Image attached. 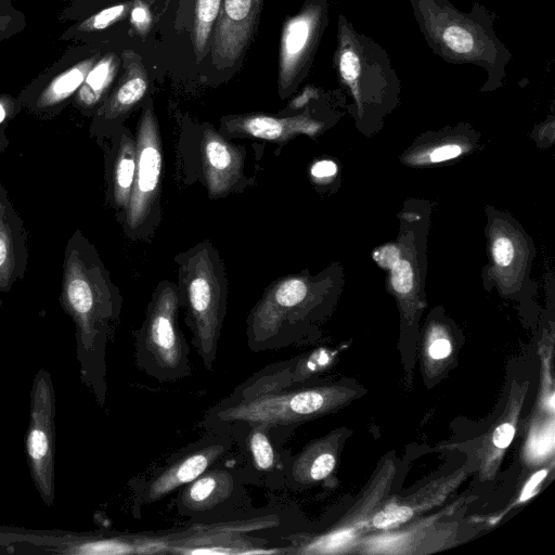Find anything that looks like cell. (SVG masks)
Listing matches in <instances>:
<instances>
[{
    "mask_svg": "<svg viewBox=\"0 0 555 555\" xmlns=\"http://www.w3.org/2000/svg\"><path fill=\"white\" fill-rule=\"evenodd\" d=\"M201 155L205 183L211 196L232 190L242 178L243 156L240 150L214 129L204 133Z\"/></svg>",
    "mask_w": 555,
    "mask_h": 555,
    "instance_id": "9",
    "label": "cell"
},
{
    "mask_svg": "<svg viewBox=\"0 0 555 555\" xmlns=\"http://www.w3.org/2000/svg\"><path fill=\"white\" fill-rule=\"evenodd\" d=\"M179 281V295L186 309L193 345L210 371L227 307V281L214 246L205 242L186 251L181 258Z\"/></svg>",
    "mask_w": 555,
    "mask_h": 555,
    "instance_id": "2",
    "label": "cell"
},
{
    "mask_svg": "<svg viewBox=\"0 0 555 555\" xmlns=\"http://www.w3.org/2000/svg\"><path fill=\"white\" fill-rule=\"evenodd\" d=\"M375 257L391 269V283L395 289L400 294H408L413 286V271L410 263L400 258V251L393 246H387Z\"/></svg>",
    "mask_w": 555,
    "mask_h": 555,
    "instance_id": "17",
    "label": "cell"
},
{
    "mask_svg": "<svg viewBox=\"0 0 555 555\" xmlns=\"http://www.w3.org/2000/svg\"><path fill=\"white\" fill-rule=\"evenodd\" d=\"M462 150L456 144H448L440 147L435 149L430 155L429 158L431 162H442L447 159L454 158L461 154Z\"/></svg>",
    "mask_w": 555,
    "mask_h": 555,
    "instance_id": "27",
    "label": "cell"
},
{
    "mask_svg": "<svg viewBox=\"0 0 555 555\" xmlns=\"http://www.w3.org/2000/svg\"><path fill=\"white\" fill-rule=\"evenodd\" d=\"M451 344L448 339L438 338L434 340L429 348L428 353L435 360L447 358L451 353Z\"/></svg>",
    "mask_w": 555,
    "mask_h": 555,
    "instance_id": "28",
    "label": "cell"
},
{
    "mask_svg": "<svg viewBox=\"0 0 555 555\" xmlns=\"http://www.w3.org/2000/svg\"><path fill=\"white\" fill-rule=\"evenodd\" d=\"M135 146V177L126 208V221L131 230H137L149 220L159 193L163 169L162 140L151 102L145 105L139 119Z\"/></svg>",
    "mask_w": 555,
    "mask_h": 555,
    "instance_id": "5",
    "label": "cell"
},
{
    "mask_svg": "<svg viewBox=\"0 0 555 555\" xmlns=\"http://www.w3.org/2000/svg\"><path fill=\"white\" fill-rule=\"evenodd\" d=\"M262 4L263 0H222L210 43L217 69H232L243 59L257 31Z\"/></svg>",
    "mask_w": 555,
    "mask_h": 555,
    "instance_id": "6",
    "label": "cell"
},
{
    "mask_svg": "<svg viewBox=\"0 0 555 555\" xmlns=\"http://www.w3.org/2000/svg\"><path fill=\"white\" fill-rule=\"evenodd\" d=\"M25 25L24 16L15 12L14 14L0 15V39L11 37L20 31Z\"/></svg>",
    "mask_w": 555,
    "mask_h": 555,
    "instance_id": "25",
    "label": "cell"
},
{
    "mask_svg": "<svg viewBox=\"0 0 555 555\" xmlns=\"http://www.w3.org/2000/svg\"><path fill=\"white\" fill-rule=\"evenodd\" d=\"M5 117V109L3 107V105L0 103V122L4 119Z\"/></svg>",
    "mask_w": 555,
    "mask_h": 555,
    "instance_id": "33",
    "label": "cell"
},
{
    "mask_svg": "<svg viewBox=\"0 0 555 555\" xmlns=\"http://www.w3.org/2000/svg\"><path fill=\"white\" fill-rule=\"evenodd\" d=\"M515 428L509 423L498 426L492 436L493 444L499 449L507 448L514 439Z\"/></svg>",
    "mask_w": 555,
    "mask_h": 555,
    "instance_id": "26",
    "label": "cell"
},
{
    "mask_svg": "<svg viewBox=\"0 0 555 555\" xmlns=\"http://www.w3.org/2000/svg\"><path fill=\"white\" fill-rule=\"evenodd\" d=\"M337 167L332 160H320L311 168V173L315 178H327L336 173Z\"/></svg>",
    "mask_w": 555,
    "mask_h": 555,
    "instance_id": "29",
    "label": "cell"
},
{
    "mask_svg": "<svg viewBox=\"0 0 555 555\" xmlns=\"http://www.w3.org/2000/svg\"><path fill=\"white\" fill-rule=\"evenodd\" d=\"M339 73L347 83L354 86L360 73V61L350 48H345L339 55Z\"/></svg>",
    "mask_w": 555,
    "mask_h": 555,
    "instance_id": "23",
    "label": "cell"
},
{
    "mask_svg": "<svg viewBox=\"0 0 555 555\" xmlns=\"http://www.w3.org/2000/svg\"><path fill=\"white\" fill-rule=\"evenodd\" d=\"M13 8L11 7V0H0V15L8 14L12 12Z\"/></svg>",
    "mask_w": 555,
    "mask_h": 555,
    "instance_id": "32",
    "label": "cell"
},
{
    "mask_svg": "<svg viewBox=\"0 0 555 555\" xmlns=\"http://www.w3.org/2000/svg\"><path fill=\"white\" fill-rule=\"evenodd\" d=\"M120 65L121 59L115 53L99 57L78 89V101L86 106L96 104L113 83Z\"/></svg>",
    "mask_w": 555,
    "mask_h": 555,
    "instance_id": "14",
    "label": "cell"
},
{
    "mask_svg": "<svg viewBox=\"0 0 555 555\" xmlns=\"http://www.w3.org/2000/svg\"><path fill=\"white\" fill-rule=\"evenodd\" d=\"M129 14L133 31L144 39L153 26V15L149 4L144 0H132Z\"/></svg>",
    "mask_w": 555,
    "mask_h": 555,
    "instance_id": "20",
    "label": "cell"
},
{
    "mask_svg": "<svg viewBox=\"0 0 555 555\" xmlns=\"http://www.w3.org/2000/svg\"><path fill=\"white\" fill-rule=\"evenodd\" d=\"M224 452L223 443L211 442L182 454L144 483L140 493L143 503H154L186 486L217 463Z\"/></svg>",
    "mask_w": 555,
    "mask_h": 555,
    "instance_id": "8",
    "label": "cell"
},
{
    "mask_svg": "<svg viewBox=\"0 0 555 555\" xmlns=\"http://www.w3.org/2000/svg\"><path fill=\"white\" fill-rule=\"evenodd\" d=\"M29 425L25 438L28 466L41 500L54 502L55 396L51 373L40 369L30 390Z\"/></svg>",
    "mask_w": 555,
    "mask_h": 555,
    "instance_id": "4",
    "label": "cell"
},
{
    "mask_svg": "<svg viewBox=\"0 0 555 555\" xmlns=\"http://www.w3.org/2000/svg\"><path fill=\"white\" fill-rule=\"evenodd\" d=\"M493 257L500 267H507L514 258V245L506 236H500L493 242Z\"/></svg>",
    "mask_w": 555,
    "mask_h": 555,
    "instance_id": "24",
    "label": "cell"
},
{
    "mask_svg": "<svg viewBox=\"0 0 555 555\" xmlns=\"http://www.w3.org/2000/svg\"><path fill=\"white\" fill-rule=\"evenodd\" d=\"M222 0H196L192 42L196 62L206 55L211 30L218 18Z\"/></svg>",
    "mask_w": 555,
    "mask_h": 555,
    "instance_id": "16",
    "label": "cell"
},
{
    "mask_svg": "<svg viewBox=\"0 0 555 555\" xmlns=\"http://www.w3.org/2000/svg\"><path fill=\"white\" fill-rule=\"evenodd\" d=\"M10 244L7 233L0 230V270L10 264Z\"/></svg>",
    "mask_w": 555,
    "mask_h": 555,
    "instance_id": "31",
    "label": "cell"
},
{
    "mask_svg": "<svg viewBox=\"0 0 555 555\" xmlns=\"http://www.w3.org/2000/svg\"><path fill=\"white\" fill-rule=\"evenodd\" d=\"M442 39L447 47L456 53L465 54L474 48L472 35L460 26H449L443 31Z\"/></svg>",
    "mask_w": 555,
    "mask_h": 555,
    "instance_id": "21",
    "label": "cell"
},
{
    "mask_svg": "<svg viewBox=\"0 0 555 555\" xmlns=\"http://www.w3.org/2000/svg\"><path fill=\"white\" fill-rule=\"evenodd\" d=\"M246 442L257 469L271 470L274 468L275 453L267 430L257 427L248 429Z\"/></svg>",
    "mask_w": 555,
    "mask_h": 555,
    "instance_id": "18",
    "label": "cell"
},
{
    "mask_svg": "<svg viewBox=\"0 0 555 555\" xmlns=\"http://www.w3.org/2000/svg\"><path fill=\"white\" fill-rule=\"evenodd\" d=\"M233 490L234 479L228 470H206L188 483L180 505L188 512H206L229 499Z\"/></svg>",
    "mask_w": 555,
    "mask_h": 555,
    "instance_id": "12",
    "label": "cell"
},
{
    "mask_svg": "<svg viewBox=\"0 0 555 555\" xmlns=\"http://www.w3.org/2000/svg\"><path fill=\"white\" fill-rule=\"evenodd\" d=\"M321 20V10L308 4L283 25L279 54V93L286 98L301 79L314 47Z\"/></svg>",
    "mask_w": 555,
    "mask_h": 555,
    "instance_id": "7",
    "label": "cell"
},
{
    "mask_svg": "<svg viewBox=\"0 0 555 555\" xmlns=\"http://www.w3.org/2000/svg\"><path fill=\"white\" fill-rule=\"evenodd\" d=\"M412 515L413 509L409 506H390L374 516L373 526L379 529L386 528L398 522L406 521Z\"/></svg>",
    "mask_w": 555,
    "mask_h": 555,
    "instance_id": "22",
    "label": "cell"
},
{
    "mask_svg": "<svg viewBox=\"0 0 555 555\" xmlns=\"http://www.w3.org/2000/svg\"><path fill=\"white\" fill-rule=\"evenodd\" d=\"M222 131L232 137H253L285 142L299 133H312L317 124L304 115L275 117L261 114L224 117Z\"/></svg>",
    "mask_w": 555,
    "mask_h": 555,
    "instance_id": "10",
    "label": "cell"
},
{
    "mask_svg": "<svg viewBox=\"0 0 555 555\" xmlns=\"http://www.w3.org/2000/svg\"><path fill=\"white\" fill-rule=\"evenodd\" d=\"M98 59L96 54L91 55L57 73L43 88L38 99V105L50 107L68 99L80 88Z\"/></svg>",
    "mask_w": 555,
    "mask_h": 555,
    "instance_id": "13",
    "label": "cell"
},
{
    "mask_svg": "<svg viewBox=\"0 0 555 555\" xmlns=\"http://www.w3.org/2000/svg\"><path fill=\"white\" fill-rule=\"evenodd\" d=\"M122 74L117 87L102 108L105 118L120 117L131 111L146 94L150 80L143 60L135 51L121 52Z\"/></svg>",
    "mask_w": 555,
    "mask_h": 555,
    "instance_id": "11",
    "label": "cell"
},
{
    "mask_svg": "<svg viewBox=\"0 0 555 555\" xmlns=\"http://www.w3.org/2000/svg\"><path fill=\"white\" fill-rule=\"evenodd\" d=\"M547 475L546 469H541L532 475V477L528 480L525 488L522 489L520 501L528 500L534 492L537 486L545 478Z\"/></svg>",
    "mask_w": 555,
    "mask_h": 555,
    "instance_id": "30",
    "label": "cell"
},
{
    "mask_svg": "<svg viewBox=\"0 0 555 555\" xmlns=\"http://www.w3.org/2000/svg\"><path fill=\"white\" fill-rule=\"evenodd\" d=\"M180 304L176 285L159 283L137 334V365L159 382L177 380L191 373L189 347L178 323Z\"/></svg>",
    "mask_w": 555,
    "mask_h": 555,
    "instance_id": "3",
    "label": "cell"
},
{
    "mask_svg": "<svg viewBox=\"0 0 555 555\" xmlns=\"http://www.w3.org/2000/svg\"><path fill=\"white\" fill-rule=\"evenodd\" d=\"M65 300L76 324L77 360L81 382L103 405L106 398L105 349L120 299L102 268L74 263L66 273Z\"/></svg>",
    "mask_w": 555,
    "mask_h": 555,
    "instance_id": "1",
    "label": "cell"
},
{
    "mask_svg": "<svg viewBox=\"0 0 555 555\" xmlns=\"http://www.w3.org/2000/svg\"><path fill=\"white\" fill-rule=\"evenodd\" d=\"M130 9L131 2H124L105 8L83 20L75 28L73 27L72 30L75 29L78 34H91L103 30L124 20L130 13Z\"/></svg>",
    "mask_w": 555,
    "mask_h": 555,
    "instance_id": "19",
    "label": "cell"
},
{
    "mask_svg": "<svg viewBox=\"0 0 555 555\" xmlns=\"http://www.w3.org/2000/svg\"><path fill=\"white\" fill-rule=\"evenodd\" d=\"M137 167V146L135 141L124 135L114 169V196L118 206L126 207L129 204Z\"/></svg>",
    "mask_w": 555,
    "mask_h": 555,
    "instance_id": "15",
    "label": "cell"
}]
</instances>
